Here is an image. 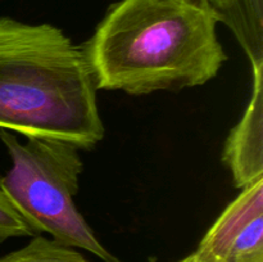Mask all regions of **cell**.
<instances>
[{
	"label": "cell",
	"instance_id": "cell-1",
	"mask_svg": "<svg viewBox=\"0 0 263 262\" xmlns=\"http://www.w3.org/2000/svg\"><path fill=\"white\" fill-rule=\"evenodd\" d=\"M207 0H120L82 45L98 90L146 95L202 86L228 54Z\"/></svg>",
	"mask_w": 263,
	"mask_h": 262
},
{
	"label": "cell",
	"instance_id": "cell-2",
	"mask_svg": "<svg viewBox=\"0 0 263 262\" xmlns=\"http://www.w3.org/2000/svg\"><path fill=\"white\" fill-rule=\"evenodd\" d=\"M97 91L82 45L50 23L0 15V130L90 151L105 133Z\"/></svg>",
	"mask_w": 263,
	"mask_h": 262
},
{
	"label": "cell",
	"instance_id": "cell-3",
	"mask_svg": "<svg viewBox=\"0 0 263 262\" xmlns=\"http://www.w3.org/2000/svg\"><path fill=\"white\" fill-rule=\"evenodd\" d=\"M12 167L0 188L35 235L48 234L64 246L85 249L104 262H122L110 253L74 203L84 170L81 149L55 139L26 138L21 143L0 130Z\"/></svg>",
	"mask_w": 263,
	"mask_h": 262
},
{
	"label": "cell",
	"instance_id": "cell-4",
	"mask_svg": "<svg viewBox=\"0 0 263 262\" xmlns=\"http://www.w3.org/2000/svg\"><path fill=\"white\" fill-rule=\"evenodd\" d=\"M200 262H240L263 257V177L223 210L195 249Z\"/></svg>",
	"mask_w": 263,
	"mask_h": 262
},
{
	"label": "cell",
	"instance_id": "cell-5",
	"mask_svg": "<svg viewBox=\"0 0 263 262\" xmlns=\"http://www.w3.org/2000/svg\"><path fill=\"white\" fill-rule=\"evenodd\" d=\"M253 90L243 117L231 128L222 161L239 189L263 177V63L252 64Z\"/></svg>",
	"mask_w": 263,
	"mask_h": 262
},
{
	"label": "cell",
	"instance_id": "cell-6",
	"mask_svg": "<svg viewBox=\"0 0 263 262\" xmlns=\"http://www.w3.org/2000/svg\"><path fill=\"white\" fill-rule=\"evenodd\" d=\"M228 27L243 46L251 64L263 63V0H235Z\"/></svg>",
	"mask_w": 263,
	"mask_h": 262
},
{
	"label": "cell",
	"instance_id": "cell-7",
	"mask_svg": "<svg viewBox=\"0 0 263 262\" xmlns=\"http://www.w3.org/2000/svg\"><path fill=\"white\" fill-rule=\"evenodd\" d=\"M0 262H90L73 247L64 246L43 234L33 235L22 248L0 257Z\"/></svg>",
	"mask_w": 263,
	"mask_h": 262
},
{
	"label": "cell",
	"instance_id": "cell-8",
	"mask_svg": "<svg viewBox=\"0 0 263 262\" xmlns=\"http://www.w3.org/2000/svg\"><path fill=\"white\" fill-rule=\"evenodd\" d=\"M33 231L21 217L0 188V243L10 238L33 236Z\"/></svg>",
	"mask_w": 263,
	"mask_h": 262
},
{
	"label": "cell",
	"instance_id": "cell-9",
	"mask_svg": "<svg viewBox=\"0 0 263 262\" xmlns=\"http://www.w3.org/2000/svg\"><path fill=\"white\" fill-rule=\"evenodd\" d=\"M207 2L218 12L221 23H225L226 26L230 25L235 10V0H207Z\"/></svg>",
	"mask_w": 263,
	"mask_h": 262
},
{
	"label": "cell",
	"instance_id": "cell-10",
	"mask_svg": "<svg viewBox=\"0 0 263 262\" xmlns=\"http://www.w3.org/2000/svg\"><path fill=\"white\" fill-rule=\"evenodd\" d=\"M177 262H200L199 258H198V256L195 254V252H193L192 254H189V256H186L185 258L180 259V261Z\"/></svg>",
	"mask_w": 263,
	"mask_h": 262
}]
</instances>
